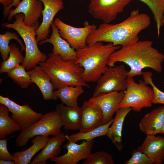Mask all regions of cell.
<instances>
[{
  "mask_svg": "<svg viewBox=\"0 0 164 164\" xmlns=\"http://www.w3.org/2000/svg\"><path fill=\"white\" fill-rule=\"evenodd\" d=\"M83 164H114L112 155L104 151L91 153L83 162Z\"/></svg>",
  "mask_w": 164,
  "mask_h": 164,
  "instance_id": "1f68e13d",
  "label": "cell"
},
{
  "mask_svg": "<svg viewBox=\"0 0 164 164\" xmlns=\"http://www.w3.org/2000/svg\"><path fill=\"white\" fill-rule=\"evenodd\" d=\"M151 24L149 16L140 13L138 9L132 11L122 22L115 24L103 22L92 31L86 41L87 45L98 42L111 43L114 46H126L139 40L138 35Z\"/></svg>",
  "mask_w": 164,
  "mask_h": 164,
  "instance_id": "6da1fadb",
  "label": "cell"
},
{
  "mask_svg": "<svg viewBox=\"0 0 164 164\" xmlns=\"http://www.w3.org/2000/svg\"><path fill=\"white\" fill-rule=\"evenodd\" d=\"M132 0H91L88 11L95 19L110 23Z\"/></svg>",
  "mask_w": 164,
  "mask_h": 164,
  "instance_id": "9c48e42d",
  "label": "cell"
},
{
  "mask_svg": "<svg viewBox=\"0 0 164 164\" xmlns=\"http://www.w3.org/2000/svg\"><path fill=\"white\" fill-rule=\"evenodd\" d=\"M56 111L62 121L64 128L66 130L79 129L81 120V108L78 106L70 107L63 104L56 106Z\"/></svg>",
  "mask_w": 164,
  "mask_h": 164,
  "instance_id": "7402d4cb",
  "label": "cell"
},
{
  "mask_svg": "<svg viewBox=\"0 0 164 164\" xmlns=\"http://www.w3.org/2000/svg\"><path fill=\"white\" fill-rule=\"evenodd\" d=\"M20 0H14L12 4L7 8L4 9V18L5 19L8 16L9 12L12 7L16 8L21 2Z\"/></svg>",
  "mask_w": 164,
  "mask_h": 164,
  "instance_id": "d590c367",
  "label": "cell"
},
{
  "mask_svg": "<svg viewBox=\"0 0 164 164\" xmlns=\"http://www.w3.org/2000/svg\"><path fill=\"white\" fill-rule=\"evenodd\" d=\"M12 39H15L19 43L21 51H25V46L17 34L8 30L5 33L0 34V52L3 61L6 60L9 58L10 51L9 44Z\"/></svg>",
  "mask_w": 164,
  "mask_h": 164,
  "instance_id": "4dcf8cb0",
  "label": "cell"
},
{
  "mask_svg": "<svg viewBox=\"0 0 164 164\" xmlns=\"http://www.w3.org/2000/svg\"><path fill=\"white\" fill-rule=\"evenodd\" d=\"M113 120L114 119H112L106 124L100 125L89 131L85 132L79 131L70 135L67 134L66 135V139L67 141L76 142L81 140L89 141L96 137L106 135L109 128Z\"/></svg>",
  "mask_w": 164,
  "mask_h": 164,
  "instance_id": "484cf974",
  "label": "cell"
},
{
  "mask_svg": "<svg viewBox=\"0 0 164 164\" xmlns=\"http://www.w3.org/2000/svg\"><path fill=\"white\" fill-rule=\"evenodd\" d=\"M125 91L101 94L89 99V102L98 105L102 111L103 117L101 125L106 124L112 119L113 115L118 110V107L123 98Z\"/></svg>",
  "mask_w": 164,
  "mask_h": 164,
  "instance_id": "4fadbf2b",
  "label": "cell"
},
{
  "mask_svg": "<svg viewBox=\"0 0 164 164\" xmlns=\"http://www.w3.org/2000/svg\"><path fill=\"white\" fill-rule=\"evenodd\" d=\"M41 66L50 77L55 90L67 86L90 85L82 77L83 68L73 60L65 61L53 53H49L46 60L40 62Z\"/></svg>",
  "mask_w": 164,
  "mask_h": 164,
  "instance_id": "277c9868",
  "label": "cell"
},
{
  "mask_svg": "<svg viewBox=\"0 0 164 164\" xmlns=\"http://www.w3.org/2000/svg\"><path fill=\"white\" fill-rule=\"evenodd\" d=\"M146 4L153 15L157 32H160L164 25V0H138Z\"/></svg>",
  "mask_w": 164,
  "mask_h": 164,
  "instance_id": "f1b7e54d",
  "label": "cell"
},
{
  "mask_svg": "<svg viewBox=\"0 0 164 164\" xmlns=\"http://www.w3.org/2000/svg\"><path fill=\"white\" fill-rule=\"evenodd\" d=\"M149 40H138L130 45L121 46L110 55L107 63L109 67L118 62H123L130 68L128 78L142 75V70L150 68L159 73L162 70L164 55L153 46Z\"/></svg>",
  "mask_w": 164,
  "mask_h": 164,
  "instance_id": "7a4b0ae2",
  "label": "cell"
},
{
  "mask_svg": "<svg viewBox=\"0 0 164 164\" xmlns=\"http://www.w3.org/2000/svg\"><path fill=\"white\" fill-rule=\"evenodd\" d=\"M0 103L8 108L11 118L21 130L28 128L36 123L43 114L33 110L28 104L20 105L7 97L0 95Z\"/></svg>",
  "mask_w": 164,
  "mask_h": 164,
  "instance_id": "8fae6325",
  "label": "cell"
},
{
  "mask_svg": "<svg viewBox=\"0 0 164 164\" xmlns=\"http://www.w3.org/2000/svg\"><path fill=\"white\" fill-rule=\"evenodd\" d=\"M81 108V120L79 131L85 132L101 125L103 114L100 108L88 101H85Z\"/></svg>",
  "mask_w": 164,
  "mask_h": 164,
  "instance_id": "ac0fdd59",
  "label": "cell"
},
{
  "mask_svg": "<svg viewBox=\"0 0 164 164\" xmlns=\"http://www.w3.org/2000/svg\"><path fill=\"white\" fill-rule=\"evenodd\" d=\"M10 112L8 107L5 105L0 104V138L5 139L9 135L21 128L15 124L9 116Z\"/></svg>",
  "mask_w": 164,
  "mask_h": 164,
  "instance_id": "4316f807",
  "label": "cell"
},
{
  "mask_svg": "<svg viewBox=\"0 0 164 164\" xmlns=\"http://www.w3.org/2000/svg\"><path fill=\"white\" fill-rule=\"evenodd\" d=\"M160 133H162V134H164V123L163 125V126L161 129V131L160 132Z\"/></svg>",
  "mask_w": 164,
  "mask_h": 164,
  "instance_id": "f35d334b",
  "label": "cell"
},
{
  "mask_svg": "<svg viewBox=\"0 0 164 164\" xmlns=\"http://www.w3.org/2000/svg\"><path fill=\"white\" fill-rule=\"evenodd\" d=\"M54 22L59 29L61 37L76 50L87 45L86 41L88 35L97 28L95 25H90L87 22L84 23L83 27H73L64 22L58 17L56 18Z\"/></svg>",
  "mask_w": 164,
  "mask_h": 164,
  "instance_id": "30bf717a",
  "label": "cell"
},
{
  "mask_svg": "<svg viewBox=\"0 0 164 164\" xmlns=\"http://www.w3.org/2000/svg\"><path fill=\"white\" fill-rule=\"evenodd\" d=\"M0 164H15L14 161L12 160H0Z\"/></svg>",
  "mask_w": 164,
  "mask_h": 164,
  "instance_id": "74e56055",
  "label": "cell"
},
{
  "mask_svg": "<svg viewBox=\"0 0 164 164\" xmlns=\"http://www.w3.org/2000/svg\"><path fill=\"white\" fill-rule=\"evenodd\" d=\"M47 135H38L32 140V145L26 150L16 152L12 154L15 164H28L33 156L40 150L43 149L49 139Z\"/></svg>",
  "mask_w": 164,
  "mask_h": 164,
  "instance_id": "cb8c5ba5",
  "label": "cell"
},
{
  "mask_svg": "<svg viewBox=\"0 0 164 164\" xmlns=\"http://www.w3.org/2000/svg\"><path fill=\"white\" fill-rule=\"evenodd\" d=\"M8 138L0 140V160H13V156L9 152L7 148Z\"/></svg>",
  "mask_w": 164,
  "mask_h": 164,
  "instance_id": "e575fe53",
  "label": "cell"
},
{
  "mask_svg": "<svg viewBox=\"0 0 164 164\" xmlns=\"http://www.w3.org/2000/svg\"><path fill=\"white\" fill-rule=\"evenodd\" d=\"M39 0L43 3L44 9L42 12V22L36 30V39L38 43L47 38L54 17L64 8L62 0Z\"/></svg>",
  "mask_w": 164,
  "mask_h": 164,
  "instance_id": "5bb4252c",
  "label": "cell"
},
{
  "mask_svg": "<svg viewBox=\"0 0 164 164\" xmlns=\"http://www.w3.org/2000/svg\"><path fill=\"white\" fill-rule=\"evenodd\" d=\"M14 0H0V2L3 6L4 9L10 6L13 2Z\"/></svg>",
  "mask_w": 164,
  "mask_h": 164,
  "instance_id": "8d00e7d4",
  "label": "cell"
},
{
  "mask_svg": "<svg viewBox=\"0 0 164 164\" xmlns=\"http://www.w3.org/2000/svg\"><path fill=\"white\" fill-rule=\"evenodd\" d=\"M66 139L64 133L49 138L41 152L30 162V164H46V161L58 156L61 151V146Z\"/></svg>",
  "mask_w": 164,
  "mask_h": 164,
  "instance_id": "44dd1931",
  "label": "cell"
},
{
  "mask_svg": "<svg viewBox=\"0 0 164 164\" xmlns=\"http://www.w3.org/2000/svg\"><path fill=\"white\" fill-rule=\"evenodd\" d=\"M132 110L131 108L118 109L107 133L106 135L119 151H121L123 147L122 132L124 121L126 116Z\"/></svg>",
  "mask_w": 164,
  "mask_h": 164,
  "instance_id": "603a6c76",
  "label": "cell"
},
{
  "mask_svg": "<svg viewBox=\"0 0 164 164\" xmlns=\"http://www.w3.org/2000/svg\"><path fill=\"white\" fill-rule=\"evenodd\" d=\"M7 73L8 77L22 88H27L33 83L26 69L22 65H18Z\"/></svg>",
  "mask_w": 164,
  "mask_h": 164,
  "instance_id": "f546056e",
  "label": "cell"
},
{
  "mask_svg": "<svg viewBox=\"0 0 164 164\" xmlns=\"http://www.w3.org/2000/svg\"><path fill=\"white\" fill-rule=\"evenodd\" d=\"M10 51L8 58L1 63L0 73H8L20 63H22L24 60V56H23L21 51L15 44H10Z\"/></svg>",
  "mask_w": 164,
  "mask_h": 164,
  "instance_id": "83f0119b",
  "label": "cell"
},
{
  "mask_svg": "<svg viewBox=\"0 0 164 164\" xmlns=\"http://www.w3.org/2000/svg\"><path fill=\"white\" fill-rule=\"evenodd\" d=\"M82 86H67L54 91V94L61 100L62 103L70 107L78 106L77 99L84 92Z\"/></svg>",
  "mask_w": 164,
  "mask_h": 164,
  "instance_id": "d4e9b609",
  "label": "cell"
},
{
  "mask_svg": "<svg viewBox=\"0 0 164 164\" xmlns=\"http://www.w3.org/2000/svg\"><path fill=\"white\" fill-rule=\"evenodd\" d=\"M163 83H164V82H163Z\"/></svg>",
  "mask_w": 164,
  "mask_h": 164,
  "instance_id": "ab89813d",
  "label": "cell"
},
{
  "mask_svg": "<svg viewBox=\"0 0 164 164\" xmlns=\"http://www.w3.org/2000/svg\"><path fill=\"white\" fill-rule=\"evenodd\" d=\"M164 123V106L153 109L141 119L139 129L146 135L160 133Z\"/></svg>",
  "mask_w": 164,
  "mask_h": 164,
  "instance_id": "ffe728a7",
  "label": "cell"
},
{
  "mask_svg": "<svg viewBox=\"0 0 164 164\" xmlns=\"http://www.w3.org/2000/svg\"><path fill=\"white\" fill-rule=\"evenodd\" d=\"M32 83L40 90L45 100H56L58 97L54 94V86L48 73L40 66H36L27 71Z\"/></svg>",
  "mask_w": 164,
  "mask_h": 164,
  "instance_id": "d6986e66",
  "label": "cell"
},
{
  "mask_svg": "<svg viewBox=\"0 0 164 164\" xmlns=\"http://www.w3.org/2000/svg\"><path fill=\"white\" fill-rule=\"evenodd\" d=\"M63 126L61 118L56 111L47 112L32 126L20 131L16 139V145L19 148L24 147L29 140L38 135H59Z\"/></svg>",
  "mask_w": 164,
  "mask_h": 164,
  "instance_id": "8992f818",
  "label": "cell"
},
{
  "mask_svg": "<svg viewBox=\"0 0 164 164\" xmlns=\"http://www.w3.org/2000/svg\"><path fill=\"white\" fill-rule=\"evenodd\" d=\"M42 2L39 0H22L14 9H10L8 16V20L10 21L17 14L22 13L24 15V24L32 26L38 23L39 18L42 15Z\"/></svg>",
  "mask_w": 164,
  "mask_h": 164,
  "instance_id": "9a60e30c",
  "label": "cell"
},
{
  "mask_svg": "<svg viewBox=\"0 0 164 164\" xmlns=\"http://www.w3.org/2000/svg\"><path fill=\"white\" fill-rule=\"evenodd\" d=\"M92 140L84 141L80 144L67 141L62 147L67 149V152L64 155L50 160L55 164H76L79 161L85 159L91 153L94 144Z\"/></svg>",
  "mask_w": 164,
  "mask_h": 164,
  "instance_id": "7c38bea8",
  "label": "cell"
},
{
  "mask_svg": "<svg viewBox=\"0 0 164 164\" xmlns=\"http://www.w3.org/2000/svg\"><path fill=\"white\" fill-rule=\"evenodd\" d=\"M137 149L145 154L153 164H162L164 161V137L147 135Z\"/></svg>",
  "mask_w": 164,
  "mask_h": 164,
  "instance_id": "e0dca14e",
  "label": "cell"
},
{
  "mask_svg": "<svg viewBox=\"0 0 164 164\" xmlns=\"http://www.w3.org/2000/svg\"><path fill=\"white\" fill-rule=\"evenodd\" d=\"M126 89L123 98L118 109L132 108L134 111L139 112L144 108L151 107L154 97V91L141 80L136 82L133 78L127 79Z\"/></svg>",
  "mask_w": 164,
  "mask_h": 164,
  "instance_id": "52a82bcc",
  "label": "cell"
},
{
  "mask_svg": "<svg viewBox=\"0 0 164 164\" xmlns=\"http://www.w3.org/2000/svg\"><path fill=\"white\" fill-rule=\"evenodd\" d=\"M142 75L144 81L147 84L151 85L153 90L152 103L164 104V92L159 89L154 84L152 78V73L149 71L143 72Z\"/></svg>",
  "mask_w": 164,
  "mask_h": 164,
  "instance_id": "d6a6232c",
  "label": "cell"
},
{
  "mask_svg": "<svg viewBox=\"0 0 164 164\" xmlns=\"http://www.w3.org/2000/svg\"><path fill=\"white\" fill-rule=\"evenodd\" d=\"M125 164H153L149 158L145 153L138 150H133L130 158L127 160Z\"/></svg>",
  "mask_w": 164,
  "mask_h": 164,
  "instance_id": "836d02e7",
  "label": "cell"
},
{
  "mask_svg": "<svg viewBox=\"0 0 164 164\" xmlns=\"http://www.w3.org/2000/svg\"><path fill=\"white\" fill-rule=\"evenodd\" d=\"M14 17L15 20L13 23L2 22L1 25L6 28L14 29L23 39L26 50L21 65L28 71L36 67L40 62H45L48 56L42 52L38 46L36 30L39 26V22L32 26H27L24 23V14H16Z\"/></svg>",
  "mask_w": 164,
  "mask_h": 164,
  "instance_id": "5b68a950",
  "label": "cell"
},
{
  "mask_svg": "<svg viewBox=\"0 0 164 164\" xmlns=\"http://www.w3.org/2000/svg\"><path fill=\"white\" fill-rule=\"evenodd\" d=\"M120 46L98 42L76 50L75 63L82 67L83 80L86 83L96 82L109 68L107 63L111 55Z\"/></svg>",
  "mask_w": 164,
  "mask_h": 164,
  "instance_id": "3957f363",
  "label": "cell"
},
{
  "mask_svg": "<svg viewBox=\"0 0 164 164\" xmlns=\"http://www.w3.org/2000/svg\"><path fill=\"white\" fill-rule=\"evenodd\" d=\"M51 27L52 32L50 37L40 41L39 44L42 45L46 43H50L53 47L52 51L53 53L59 56L64 60L75 61L77 59L76 50L66 40L61 37L59 29L54 21Z\"/></svg>",
  "mask_w": 164,
  "mask_h": 164,
  "instance_id": "2e32d148",
  "label": "cell"
},
{
  "mask_svg": "<svg viewBox=\"0 0 164 164\" xmlns=\"http://www.w3.org/2000/svg\"><path fill=\"white\" fill-rule=\"evenodd\" d=\"M128 72L123 65L109 67L97 82L92 97L113 91H125Z\"/></svg>",
  "mask_w": 164,
  "mask_h": 164,
  "instance_id": "ba28073f",
  "label": "cell"
}]
</instances>
